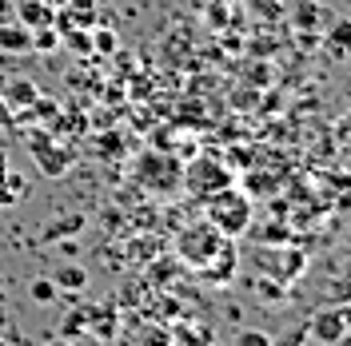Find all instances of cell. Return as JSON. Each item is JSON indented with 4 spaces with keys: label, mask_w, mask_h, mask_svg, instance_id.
I'll use <instances>...</instances> for the list:
<instances>
[{
    "label": "cell",
    "mask_w": 351,
    "mask_h": 346,
    "mask_svg": "<svg viewBox=\"0 0 351 346\" xmlns=\"http://www.w3.org/2000/svg\"><path fill=\"white\" fill-rule=\"evenodd\" d=\"M263 243H287V227H280V223H271V227H260Z\"/></svg>",
    "instance_id": "f1b7e54d"
},
{
    "label": "cell",
    "mask_w": 351,
    "mask_h": 346,
    "mask_svg": "<svg viewBox=\"0 0 351 346\" xmlns=\"http://www.w3.org/2000/svg\"><path fill=\"white\" fill-rule=\"evenodd\" d=\"M24 148L36 159L40 175H48V179H60V175L76 163V148H72L68 139H56L48 128H32L24 135Z\"/></svg>",
    "instance_id": "7a4b0ae2"
},
{
    "label": "cell",
    "mask_w": 351,
    "mask_h": 346,
    "mask_svg": "<svg viewBox=\"0 0 351 346\" xmlns=\"http://www.w3.org/2000/svg\"><path fill=\"white\" fill-rule=\"evenodd\" d=\"M60 48V32L48 24V28H36L32 32V52H40V56H48V52H56Z\"/></svg>",
    "instance_id": "484cf974"
},
{
    "label": "cell",
    "mask_w": 351,
    "mask_h": 346,
    "mask_svg": "<svg viewBox=\"0 0 351 346\" xmlns=\"http://www.w3.org/2000/svg\"><path fill=\"white\" fill-rule=\"evenodd\" d=\"M236 267H240V251H236V239H223L219 243V251L212 255V259L199 267V279L204 282H232L236 279Z\"/></svg>",
    "instance_id": "52a82bcc"
},
{
    "label": "cell",
    "mask_w": 351,
    "mask_h": 346,
    "mask_svg": "<svg viewBox=\"0 0 351 346\" xmlns=\"http://www.w3.org/2000/svg\"><path fill=\"white\" fill-rule=\"evenodd\" d=\"M16 21L36 32V28H48L52 24V8L40 4V0H16Z\"/></svg>",
    "instance_id": "5bb4252c"
},
{
    "label": "cell",
    "mask_w": 351,
    "mask_h": 346,
    "mask_svg": "<svg viewBox=\"0 0 351 346\" xmlns=\"http://www.w3.org/2000/svg\"><path fill=\"white\" fill-rule=\"evenodd\" d=\"M156 251H160V239H152V235H140V243L128 247L132 259H156Z\"/></svg>",
    "instance_id": "83f0119b"
},
{
    "label": "cell",
    "mask_w": 351,
    "mask_h": 346,
    "mask_svg": "<svg viewBox=\"0 0 351 346\" xmlns=\"http://www.w3.org/2000/svg\"><path fill=\"white\" fill-rule=\"evenodd\" d=\"M8 172V148H4V144H0V175Z\"/></svg>",
    "instance_id": "e575fe53"
},
{
    "label": "cell",
    "mask_w": 351,
    "mask_h": 346,
    "mask_svg": "<svg viewBox=\"0 0 351 346\" xmlns=\"http://www.w3.org/2000/svg\"><path fill=\"white\" fill-rule=\"evenodd\" d=\"M276 52V36H260V40H252V56H271Z\"/></svg>",
    "instance_id": "1f68e13d"
},
{
    "label": "cell",
    "mask_w": 351,
    "mask_h": 346,
    "mask_svg": "<svg viewBox=\"0 0 351 346\" xmlns=\"http://www.w3.org/2000/svg\"><path fill=\"white\" fill-rule=\"evenodd\" d=\"M0 52H12V56L32 52V28H24L21 21H4L0 24Z\"/></svg>",
    "instance_id": "8fae6325"
},
{
    "label": "cell",
    "mask_w": 351,
    "mask_h": 346,
    "mask_svg": "<svg viewBox=\"0 0 351 346\" xmlns=\"http://www.w3.org/2000/svg\"><path fill=\"white\" fill-rule=\"evenodd\" d=\"M92 155L116 163V159H124V155H128V144H124V135H120L116 128H104L96 139H92Z\"/></svg>",
    "instance_id": "4fadbf2b"
},
{
    "label": "cell",
    "mask_w": 351,
    "mask_h": 346,
    "mask_svg": "<svg viewBox=\"0 0 351 346\" xmlns=\"http://www.w3.org/2000/svg\"><path fill=\"white\" fill-rule=\"evenodd\" d=\"M307 338L319 346H339L348 338V323H343V315L339 310H319V315H311V323H307Z\"/></svg>",
    "instance_id": "9c48e42d"
},
{
    "label": "cell",
    "mask_w": 351,
    "mask_h": 346,
    "mask_svg": "<svg viewBox=\"0 0 351 346\" xmlns=\"http://www.w3.org/2000/svg\"><path fill=\"white\" fill-rule=\"evenodd\" d=\"M219 243H223V235L204 219V223H196V227H184V231H180V239H176V259L192 263V267L199 271V267L219 251Z\"/></svg>",
    "instance_id": "277c9868"
},
{
    "label": "cell",
    "mask_w": 351,
    "mask_h": 346,
    "mask_svg": "<svg viewBox=\"0 0 351 346\" xmlns=\"http://www.w3.org/2000/svg\"><path fill=\"white\" fill-rule=\"evenodd\" d=\"M252 16H260L263 24H276L287 16V0H247Z\"/></svg>",
    "instance_id": "ffe728a7"
},
{
    "label": "cell",
    "mask_w": 351,
    "mask_h": 346,
    "mask_svg": "<svg viewBox=\"0 0 351 346\" xmlns=\"http://www.w3.org/2000/svg\"><path fill=\"white\" fill-rule=\"evenodd\" d=\"M40 4H48V8H52V12H56V8H64L68 0H40Z\"/></svg>",
    "instance_id": "d590c367"
},
{
    "label": "cell",
    "mask_w": 351,
    "mask_h": 346,
    "mask_svg": "<svg viewBox=\"0 0 351 346\" xmlns=\"http://www.w3.org/2000/svg\"><path fill=\"white\" fill-rule=\"evenodd\" d=\"M52 282H56L60 291H68V295H80V291L88 287V271L80 267V263H64V267L52 271Z\"/></svg>",
    "instance_id": "9a60e30c"
},
{
    "label": "cell",
    "mask_w": 351,
    "mask_h": 346,
    "mask_svg": "<svg viewBox=\"0 0 351 346\" xmlns=\"http://www.w3.org/2000/svg\"><path fill=\"white\" fill-rule=\"evenodd\" d=\"M319 48L335 64H351V16H331V24L319 36Z\"/></svg>",
    "instance_id": "ba28073f"
},
{
    "label": "cell",
    "mask_w": 351,
    "mask_h": 346,
    "mask_svg": "<svg viewBox=\"0 0 351 346\" xmlns=\"http://www.w3.org/2000/svg\"><path fill=\"white\" fill-rule=\"evenodd\" d=\"M0 346H8V343H4V338H0Z\"/></svg>",
    "instance_id": "f35d334b"
},
{
    "label": "cell",
    "mask_w": 351,
    "mask_h": 346,
    "mask_svg": "<svg viewBox=\"0 0 351 346\" xmlns=\"http://www.w3.org/2000/svg\"><path fill=\"white\" fill-rule=\"evenodd\" d=\"M339 315H343V323L351 326V306H339Z\"/></svg>",
    "instance_id": "74e56055"
},
{
    "label": "cell",
    "mask_w": 351,
    "mask_h": 346,
    "mask_svg": "<svg viewBox=\"0 0 351 346\" xmlns=\"http://www.w3.org/2000/svg\"><path fill=\"white\" fill-rule=\"evenodd\" d=\"M24 187H28V179H24L21 172L8 168V172L0 175V207H12V203L24 195Z\"/></svg>",
    "instance_id": "e0dca14e"
},
{
    "label": "cell",
    "mask_w": 351,
    "mask_h": 346,
    "mask_svg": "<svg viewBox=\"0 0 351 346\" xmlns=\"http://www.w3.org/2000/svg\"><path fill=\"white\" fill-rule=\"evenodd\" d=\"M136 346H176L172 326H168V323H148V326H140Z\"/></svg>",
    "instance_id": "ac0fdd59"
},
{
    "label": "cell",
    "mask_w": 351,
    "mask_h": 346,
    "mask_svg": "<svg viewBox=\"0 0 351 346\" xmlns=\"http://www.w3.org/2000/svg\"><path fill=\"white\" fill-rule=\"evenodd\" d=\"M44 346H76L72 338H52V343H44Z\"/></svg>",
    "instance_id": "8d00e7d4"
},
{
    "label": "cell",
    "mask_w": 351,
    "mask_h": 346,
    "mask_svg": "<svg viewBox=\"0 0 351 346\" xmlns=\"http://www.w3.org/2000/svg\"><path fill=\"white\" fill-rule=\"evenodd\" d=\"M236 346H271V334L260 330V326H243L236 334Z\"/></svg>",
    "instance_id": "4316f807"
},
{
    "label": "cell",
    "mask_w": 351,
    "mask_h": 346,
    "mask_svg": "<svg viewBox=\"0 0 351 346\" xmlns=\"http://www.w3.org/2000/svg\"><path fill=\"white\" fill-rule=\"evenodd\" d=\"M180 267H184L180 259H164V255H156V259L148 263V282H152V287H168V282L176 279Z\"/></svg>",
    "instance_id": "d6986e66"
},
{
    "label": "cell",
    "mask_w": 351,
    "mask_h": 346,
    "mask_svg": "<svg viewBox=\"0 0 351 346\" xmlns=\"http://www.w3.org/2000/svg\"><path fill=\"white\" fill-rule=\"evenodd\" d=\"M0 128H12V108L4 104V96H0Z\"/></svg>",
    "instance_id": "836d02e7"
},
{
    "label": "cell",
    "mask_w": 351,
    "mask_h": 346,
    "mask_svg": "<svg viewBox=\"0 0 351 346\" xmlns=\"http://www.w3.org/2000/svg\"><path fill=\"white\" fill-rule=\"evenodd\" d=\"M60 44H64V48H72L76 56H88V52H92V28H72V32H64V36H60Z\"/></svg>",
    "instance_id": "d4e9b609"
},
{
    "label": "cell",
    "mask_w": 351,
    "mask_h": 346,
    "mask_svg": "<svg viewBox=\"0 0 351 346\" xmlns=\"http://www.w3.org/2000/svg\"><path fill=\"white\" fill-rule=\"evenodd\" d=\"M307 343V326H300V330H291V334H284L280 343L271 338V346H304Z\"/></svg>",
    "instance_id": "4dcf8cb0"
},
{
    "label": "cell",
    "mask_w": 351,
    "mask_h": 346,
    "mask_svg": "<svg viewBox=\"0 0 351 346\" xmlns=\"http://www.w3.org/2000/svg\"><path fill=\"white\" fill-rule=\"evenodd\" d=\"M28 299H32L36 306H52L56 299H60V287H56L52 279H32L28 282Z\"/></svg>",
    "instance_id": "7402d4cb"
},
{
    "label": "cell",
    "mask_w": 351,
    "mask_h": 346,
    "mask_svg": "<svg viewBox=\"0 0 351 346\" xmlns=\"http://www.w3.org/2000/svg\"><path fill=\"white\" fill-rule=\"evenodd\" d=\"M204 219L216 227L223 239H240L252 231V195L236 191V187H223V191L208 195L204 199Z\"/></svg>",
    "instance_id": "6da1fadb"
},
{
    "label": "cell",
    "mask_w": 351,
    "mask_h": 346,
    "mask_svg": "<svg viewBox=\"0 0 351 346\" xmlns=\"http://www.w3.org/2000/svg\"><path fill=\"white\" fill-rule=\"evenodd\" d=\"M180 183L196 199H208V195L232 187V172L223 168V159H216V155H192L184 163V172H180Z\"/></svg>",
    "instance_id": "3957f363"
},
{
    "label": "cell",
    "mask_w": 351,
    "mask_h": 346,
    "mask_svg": "<svg viewBox=\"0 0 351 346\" xmlns=\"http://www.w3.org/2000/svg\"><path fill=\"white\" fill-rule=\"evenodd\" d=\"M232 16H236V12H232L228 0H208V4H204V21L212 24V28H228V24H236Z\"/></svg>",
    "instance_id": "603a6c76"
},
{
    "label": "cell",
    "mask_w": 351,
    "mask_h": 346,
    "mask_svg": "<svg viewBox=\"0 0 351 346\" xmlns=\"http://www.w3.org/2000/svg\"><path fill=\"white\" fill-rule=\"evenodd\" d=\"M172 338L180 346H216L208 326H172Z\"/></svg>",
    "instance_id": "44dd1931"
},
{
    "label": "cell",
    "mask_w": 351,
    "mask_h": 346,
    "mask_svg": "<svg viewBox=\"0 0 351 346\" xmlns=\"http://www.w3.org/2000/svg\"><path fill=\"white\" fill-rule=\"evenodd\" d=\"M180 172H184V159H172L168 152H144L136 159V183L148 191H172L180 183Z\"/></svg>",
    "instance_id": "5b68a950"
},
{
    "label": "cell",
    "mask_w": 351,
    "mask_h": 346,
    "mask_svg": "<svg viewBox=\"0 0 351 346\" xmlns=\"http://www.w3.org/2000/svg\"><path fill=\"white\" fill-rule=\"evenodd\" d=\"M331 12L328 4H319V0H291L287 4V28L291 32H319L324 36V28L331 24Z\"/></svg>",
    "instance_id": "8992f818"
},
{
    "label": "cell",
    "mask_w": 351,
    "mask_h": 346,
    "mask_svg": "<svg viewBox=\"0 0 351 346\" xmlns=\"http://www.w3.org/2000/svg\"><path fill=\"white\" fill-rule=\"evenodd\" d=\"M120 48V36L112 32L108 24H100V28H92V52H100V56H112Z\"/></svg>",
    "instance_id": "cb8c5ba5"
},
{
    "label": "cell",
    "mask_w": 351,
    "mask_h": 346,
    "mask_svg": "<svg viewBox=\"0 0 351 346\" xmlns=\"http://www.w3.org/2000/svg\"><path fill=\"white\" fill-rule=\"evenodd\" d=\"M228 4H236V0H228Z\"/></svg>",
    "instance_id": "ab89813d"
},
{
    "label": "cell",
    "mask_w": 351,
    "mask_h": 346,
    "mask_svg": "<svg viewBox=\"0 0 351 346\" xmlns=\"http://www.w3.org/2000/svg\"><path fill=\"white\" fill-rule=\"evenodd\" d=\"M304 271H307V255L300 251V247H291V251H284V255H280V271H276V275L284 279V287H287V282H295Z\"/></svg>",
    "instance_id": "2e32d148"
},
{
    "label": "cell",
    "mask_w": 351,
    "mask_h": 346,
    "mask_svg": "<svg viewBox=\"0 0 351 346\" xmlns=\"http://www.w3.org/2000/svg\"><path fill=\"white\" fill-rule=\"evenodd\" d=\"M16 21V0H0V24Z\"/></svg>",
    "instance_id": "d6a6232c"
},
{
    "label": "cell",
    "mask_w": 351,
    "mask_h": 346,
    "mask_svg": "<svg viewBox=\"0 0 351 346\" xmlns=\"http://www.w3.org/2000/svg\"><path fill=\"white\" fill-rule=\"evenodd\" d=\"M88 334L108 343L116 338V306L112 303H100V306H88Z\"/></svg>",
    "instance_id": "7c38bea8"
},
{
    "label": "cell",
    "mask_w": 351,
    "mask_h": 346,
    "mask_svg": "<svg viewBox=\"0 0 351 346\" xmlns=\"http://www.w3.org/2000/svg\"><path fill=\"white\" fill-rule=\"evenodd\" d=\"M80 223H84V219H80V215H72L68 223H56V227H48V231H44V239H56L60 231H80Z\"/></svg>",
    "instance_id": "f546056e"
},
{
    "label": "cell",
    "mask_w": 351,
    "mask_h": 346,
    "mask_svg": "<svg viewBox=\"0 0 351 346\" xmlns=\"http://www.w3.org/2000/svg\"><path fill=\"white\" fill-rule=\"evenodd\" d=\"M0 96H4V104L12 111H21V108H28L36 96H40V84L32 80V76H12L8 84L0 88Z\"/></svg>",
    "instance_id": "30bf717a"
}]
</instances>
